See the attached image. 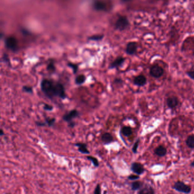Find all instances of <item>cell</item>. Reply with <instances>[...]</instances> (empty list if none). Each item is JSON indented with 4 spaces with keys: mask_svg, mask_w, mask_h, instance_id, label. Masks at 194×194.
<instances>
[{
    "mask_svg": "<svg viewBox=\"0 0 194 194\" xmlns=\"http://www.w3.org/2000/svg\"><path fill=\"white\" fill-rule=\"evenodd\" d=\"M40 89L50 99H53L55 97L62 99H65L67 98L64 86L59 82L45 78L41 81Z\"/></svg>",
    "mask_w": 194,
    "mask_h": 194,
    "instance_id": "6da1fadb",
    "label": "cell"
},
{
    "mask_svg": "<svg viewBox=\"0 0 194 194\" xmlns=\"http://www.w3.org/2000/svg\"><path fill=\"white\" fill-rule=\"evenodd\" d=\"M173 188L175 190L184 194H190L191 191V187L190 185L186 184L184 182L179 181L175 183Z\"/></svg>",
    "mask_w": 194,
    "mask_h": 194,
    "instance_id": "7a4b0ae2",
    "label": "cell"
},
{
    "mask_svg": "<svg viewBox=\"0 0 194 194\" xmlns=\"http://www.w3.org/2000/svg\"><path fill=\"white\" fill-rule=\"evenodd\" d=\"M5 44L7 49L13 52L18 51V46L17 40L13 36H9L5 40Z\"/></svg>",
    "mask_w": 194,
    "mask_h": 194,
    "instance_id": "3957f363",
    "label": "cell"
},
{
    "mask_svg": "<svg viewBox=\"0 0 194 194\" xmlns=\"http://www.w3.org/2000/svg\"><path fill=\"white\" fill-rule=\"evenodd\" d=\"M79 115H80V113L79 111L76 109H73L69 111V112L64 113L63 115L62 119L63 121L69 123L73 121V120L78 118Z\"/></svg>",
    "mask_w": 194,
    "mask_h": 194,
    "instance_id": "277c9868",
    "label": "cell"
},
{
    "mask_svg": "<svg viewBox=\"0 0 194 194\" xmlns=\"http://www.w3.org/2000/svg\"><path fill=\"white\" fill-rule=\"evenodd\" d=\"M164 70L161 67L158 65H154L151 67L150 69V74L153 77L158 78L163 75Z\"/></svg>",
    "mask_w": 194,
    "mask_h": 194,
    "instance_id": "5b68a950",
    "label": "cell"
},
{
    "mask_svg": "<svg viewBox=\"0 0 194 194\" xmlns=\"http://www.w3.org/2000/svg\"><path fill=\"white\" fill-rule=\"evenodd\" d=\"M116 27L120 30H125L128 26V21L125 16H121L118 18L116 22Z\"/></svg>",
    "mask_w": 194,
    "mask_h": 194,
    "instance_id": "8992f818",
    "label": "cell"
},
{
    "mask_svg": "<svg viewBox=\"0 0 194 194\" xmlns=\"http://www.w3.org/2000/svg\"><path fill=\"white\" fill-rule=\"evenodd\" d=\"M130 168L132 172L138 175L142 174L145 172V168L144 166L139 162H133Z\"/></svg>",
    "mask_w": 194,
    "mask_h": 194,
    "instance_id": "52a82bcc",
    "label": "cell"
},
{
    "mask_svg": "<svg viewBox=\"0 0 194 194\" xmlns=\"http://www.w3.org/2000/svg\"><path fill=\"white\" fill-rule=\"evenodd\" d=\"M125 58L122 56H119L115 59L113 62L109 65L108 68L109 69H117L125 62Z\"/></svg>",
    "mask_w": 194,
    "mask_h": 194,
    "instance_id": "ba28073f",
    "label": "cell"
},
{
    "mask_svg": "<svg viewBox=\"0 0 194 194\" xmlns=\"http://www.w3.org/2000/svg\"><path fill=\"white\" fill-rule=\"evenodd\" d=\"M137 44L135 42H129L125 49V52L128 55H133L137 52Z\"/></svg>",
    "mask_w": 194,
    "mask_h": 194,
    "instance_id": "9c48e42d",
    "label": "cell"
},
{
    "mask_svg": "<svg viewBox=\"0 0 194 194\" xmlns=\"http://www.w3.org/2000/svg\"><path fill=\"white\" fill-rule=\"evenodd\" d=\"M146 82H147L146 78L145 77V76L144 75H138L135 77L133 80V84L139 87L145 86V85L146 84Z\"/></svg>",
    "mask_w": 194,
    "mask_h": 194,
    "instance_id": "30bf717a",
    "label": "cell"
},
{
    "mask_svg": "<svg viewBox=\"0 0 194 194\" xmlns=\"http://www.w3.org/2000/svg\"><path fill=\"white\" fill-rule=\"evenodd\" d=\"M166 104L168 108L173 109L178 106L179 104V99L177 97L174 96L168 97L166 99Z\"/></svg>",
    "mask_w": 194,
    "mask_h": 194,
    "instance_id": "8fae6325",
    "label": "cell"
},
{
    "mask_svg": "<svg viewBox=\"0 0 194 194\" xmlns=\"http://www.w3.org/2000/svg\"><path fill=\"white\" fill-rule=\"evenodd\" d=\"M101 140L104 145H109L114 141V138L111 133L105 132L101 137Z\"/></svg>",
    "mask_w": 194,
    "mask_h": 194,
    "instance_id": "7c38bea8",
    "label": "cell"
},
{
    "mask_svg": "<svg viewBox=\"0 0 194 194\" xmlns=\"http://www.w3.org/2000/svg\"><path fill=\"white\" fill-rule=\"evenodd\" d=\"M75 146L78 147V151L82 154L84 155H88L90 153L89 150L87 148V146L85 143L82 142H77L74 144Z\"/></svg>",
    "mask_w": 194,
    "mask_h": 194,
    "instance_id": "4fadbf2b",
    "label": "cell"
},
{
    "mask_svg": "<svg viewBox=\"0 0 194 194\" xmlns=\"http://www.w3.org/2000/svg\"><path fill=\"white\" fill-rule=\"evenodd\" d=\"M137 194H155L154 189L151 186L145 184L139 190Z\"/></svg>",
    "mask_w": 194,
    "mask_h": 194,
    "instance_id": "5bb4252c",
    "label": "cell"
},
{
    "mask_svg": "<svg viewBox=\"0 0 194 194\" xmlns=\"http://www.w3.org/2000/svg\"><path fill=\"white\" fill-rule=\"evenodd\" d=\"M154 153L159 157H163L167 154V149L163 146H158L155 149Z\"/></svg>",
    "mask_w": 194,
    "mask_h": 194,
    "instance_id": "9a60e30c",
    "label": "cell"
},
{
    "mask_svg": "<svg viewBox=\"0 0 194 194\" xmlns=\"http://www.w3.org/2000/svg\"><path fill=\"white\" fill-rule=\"evenodd\" d=\"M94 7L96 10H100V11L105 10L106 8V5L105 2L101 0H98V1H96L94 3Z\"/></svg>",
    "mask_w": 194,
    "mask_h": 194,
    "instance_id": "2e32d148",
    "label": "cell"
},
{
    "mask_svg": "<svg viewBox=\"0 0 194 194\" xmlns=\"http://www.w3.org/2000/svg\"><path fill=\"white\" fill-rule=\"evenodd\" d=\"M120 132L123 136L129 137L132 135L133 133V130L130 127L124 126L122 127Z\"/></svg>",
    "mask_w": 194,
    "mask_h": 194,
    "instance_id": "e0dca14e",
    "label": "cell"
},
{
    "mask_svg": "<svg viewBox=\"0 0 194 194\" xmlns=\"http://www.w3.org/2000/svg\"><path fill=\"white\" fill-rule=\"evenodd\" d=\"M46 70L50 73H54L56 71V68L55 65V62L54 60H50L47 65L46 67Z\"/></svg>",
    "mask_w": 194,
    "mask_h": 194,
    "instance_id": "ac0fdd59",
    "label": "cell"
},
{
    "mask_svg": "<svg viewBox=\"0 0 194 194\" xmlns=\"http://www.w3.org/2000/svg\"><path fill=\"white\" fill-rule=\"evenodd\" d=\"M86 81V76L81 74V75H78L76 77L75 82L76 85H82L84 84Z\"/></svg>",
    "mask_w": 194,
    "mask_h": 194,
    "instance_id": "d6986e66",
    "label": "cell"
},
{
    "mask_svg": "<svg viewBox=\"0 0 194 194\" xmlns=\"http://www.w3.org/2000/svg\"><path fill=\"white\" fill-rule=\"evenodd\" d=\"M144 186V183L141 181L133 182L131 184V188L133 191L140 190Z\"/></svg>",
    "mask_w": 194,
    "mask_h": 194,
    "instance_id": "ffe728a7",
    "label": "cell"
},
{
    "mask_svg": "<svg viewBox=\"0 0 194 194\" xmlns=\"http://www.w3.org/2000/svg\"><path fill=\"white\" fill-rule=\"evenodd\" d=\"M186 143L188 148L191 149H194V135L188 136Z\"/></svg>",
    "mask_w": 194,
    "mask_h": 194,
    "instance_id": "44dd1931",
    "label": "cell"
},
{
    "mask_svg": "<svg viewBox=\"0 0 194 194\" xmlns=\"http://www.w3.org/2000/svg\"><path fill=\"white\" fill-rule=\"evenodd\" d=\"M67 66L71 68V69H72L73 73L74 75L76 74L77 72H78V70H79V65L76 64H74V63H73V62H69L67 63Z\"/></svg>",
    "mask_w": 194,
    "mask_h": 194,
    "instance_id": "7402d4cb",
    "label": "cell"
},
{
    "mask_svg": "<svg viewBox=\"0 0 194 194\" xmlns=\"http://www.w3.org/2000/svg\"><path fill=\"white\" fill-rule=\"evenodd\" d=\"M87 159L89 160L90 161L92 162L93 165H94L95 167H96V168L99 167V161L97 158H96L95 157H93L92 155H88V156H87Z\"/></svg>",
    "mask_w": 194,
    "mask_h": 194,
    "instance_id": "603a6c76",
    "label": "cell"
},
{
    "mask_svg": "<svg viewBox=\"0 0 194 194\" xmlns=\"http://www.w3.org/2000/svg\"><path fill=\"white\" fill-rule=\"evenodd\" d=\"M56 120L55 118H45V123H46V125L47 126L49 127H53L55 122Z\"/></svg>",
    "mask_w": 194,
    "mask_h": 194,
    "instance_id": "cb8c5ba5",
    "label": "cell"
},
{
    "mask_svg": "<svg viewBox=\"0 0 194 194\" xmlns=\"http://www.w3.org/2000/svg\"><path fill=\"white\" fill-rule=\"evenodd\" d=\"M22 91L24 93H26L28 94H33V88L30 86H23L22 87Z\"/></svg>",
    "mask_w": 194,
    "mask_h": 194,
    "instance_id": "d4e9b609",
    "label": "cell"
},
{
    "mask_svg": "<svg viewBox=\"0 0 194 194\" xmlns=\"http://www.w3.org/2000/svg\"><path fill=\"white\" fill-rule=\"evenodd\" d=\"M2 60L5 63H6L7 64L9 65V66L11 65L10 64V58H9V56L7 55V53H4L3 55H2Z\"/></svg>",
    "mask_w": 194,
    "mask_h": 194,
    "instance_id": "484cf974",
    "label": "cell"
},
{
    "mask_svg": "<svg viewBox=\"0 0 194 194\" xmlns=\"http://www.w3.org/2000/svg\"><path fill=\"white\" fill-rule=\"evenodd\" d=\"M139 142H140V139H138L135 142L134 145L133 146L132 149V152H133V153H135V154L137 153V149H138Z\"/></svg>",
    "mask_w": 194,
    "mask_h": 194,
    "instance_id": "4316f807",
    "label": "cell"
},
{
    "mask_svg": "<svg viewBox=\"0 0 194 194\" xmlns=\"http://www.w3.org/2000/svg\"><path fill=\"white\" fill-rule=\"evenodd\" d=\"M102 38H103V36L102 35H94L90 37L89 38V40H93V41H98V40H102Z\"/></svg>",
    "mask_w": 194,
    "mask_h": 194,
    "instance_id": "83f0119b",
    "label": "cell"
},
{
    "mask_svg": "<svg viewBox=\"0 0 194 194\" xmlns=\"http://www.w3.org/2000/svg\"><path fill=\"white\" fill-rule=\"evenodd\" d=\"M43 109L45 110V111H53L54 109V107H53L52 105H50L49 104H44L43 105Z\"/></svg>",
    "mask_w": 194,
    "mask_h": 194,
    "instance_id": "f1b7e54d",
    "label": "cell"
},
{
    "mask_svg": "<svg viewBox=\"0 0 194 194\" xmlns=\"http://www.w3.org/2000/svg\"><path fill=\"white\" fill-rule=\"evenodd\" d=\"M128 178L129 180L130 181H135V180H137L140 177L138 175H130L128 177Z\"/></svg>",
    "mask_w": 194,
    "mask_h": 194,
    "instance_id": "f546056e",
    "label": "cell"
},
{
    "mask_svg": "<svg viewBox=\"0 0 194 194\" xmlns=\"http://www.w3.org/2000/svg\"><path fill=\"white\" fill-rule=\"evenodd\" d=\"M94 194H101V187H100V184H97L96 187L95 188Z\"/></svg>",
    "mask_w": 194,
    "mask_h": 194,
    "instance_id": "4dcf8cb0",
    "label": "cell"
},
{
    "mask_svg": "<svg viewBox=\"0 0 194 194\" xmlns=\"http://www.w3.org/2000/svg\"><path fill=\"white\" fill-rule=\"evenodd\" d=\"M187 75L189 77L194 80V70L187 72Z\"/></svg>",
    "mask_w": 194,
    "mask_h": 194,
    "instance_id": "1f68e13d",
    "label": "cell"
},
{
    "mask_svg": "<svg viewBox=\"0 0 194 194\" xmlns=\"http://www.w3.org/2000/svg\"><path fill=\"white\" fill-rule=\"evenodd\" d=\"M114 83L115 84L121 85L123 83V81L120 78H115V80H114Z\"/></svg>",
    "mask_w": 194,
    "mask_h": 194,
    "instance_id": "d6a6232c",
    "label": "cell"
},
{
    "mask_svg": "<svg viewBox=\"0 0 194 194\" xmlns=\"http://www.w3.org/2000/svg\"><path fill=\"white\" fill-rule=\"evenodd\" d=\"M35 124H36V126L38 127L47 126L45 122H35Z\"/></svg>",
    "mask_w": 194,
    "mask_h": 194,
    "instance_id": "836d02e7",
    "label": "cell"
},
{
    "mask_svg": "<svg viewBox=\"0 0 194 194\" xmlns=\"http://www.w3.org/2000/svg\"><path fill=\"white\" fill-rule=\"evenodd\" d=\"M75 125L76 123L74 121L71 122H69V123H68V126H69V128H74V127L75 126Z\"/></svg>",
    "mask_w": 194,
    "mask_h": 194,
    "instance_id": "e575fe53",
    "label": "cell"
},
{
    "mask_svg": "<svg viewBox=\"0 0 194 194\" xmlns=\"http://www.w3.org/2000/svg\"><path fill=\"white\" fill-rule=\"evenodd\" d=\"M5 135V133L3 132V129H1V132H0V135L1 136H3Z\"/></svg>",
    "mask_w": 194,
    "mask_h": 194,
    "instance_id": "d590c367",
    "label": "cell"
},
{
    "mask_svg": "<svg viewBox=\"0 0 194 194\" xmlns=\"http://www.w3.org/2000/svg\"><path fill=\"white\" fill-rule=\"evenodd\" d=\"M191 165V166H192V167H193V168H194V161H193L191 162V165Z\"/></svg>",
    "mask_w": 194,
    "mask_h": 194,
    "instance_id": "8d00e7d4",
    "label": "cell"
},
{
    "mask_svg": "<svg viewBox=\"0 0 194 194\" xmlns=\"http://www.w3.org/2000/svg\"><path fill=\"white\" fill-rule=\"evenodd\" d=\"M122 1H124V2H127V1H130V0H122Z\"/></svg>",
    "mask_w": 194,
    "mask_h": 194,
    "instance_id": "74e56055",
    "label": "cell"
},
{
    "mask_svg": "<svg viewBox=\"0 0 194 194\" xmlns=\"http://www.w3.org/2000/svg\"></svg>",
    "mask_w": 194,
    "mask_h": 194,
    "instance_id": "f35d334b",
    "label": "cell"
}]
</instances>
